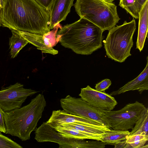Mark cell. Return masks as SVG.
Wrapping results in <instances>:
<instances>
[{"mask_svg": "<svg viewBox=\"0 0 148 148\" xmlns=\"http://www.w3.org/2000/svg\"><path fill=\"white\" fill-rule=\"evenodd\" d=\"M0 19L10 30L42 35L50 31V11L35 0H2Z\"/></svg>", "mask_w": 148, "mask_h": 148, "instance_id": "obj_1", "label": "cell"}, {"mask_svg": "<svg viewBox=\"0 0 148 148\" xmlns=\"http://www.w3.org/2000/svg\"><path fill=\"white\" fill-rule=\"evenodd\" d=\"M103 32L95 24L80 18L60 28L56 35V41L77 54L89 55L102 46Z\"/></svg>", "mask_w": 148, "mask_h": 148, "instance_id": "obj_2", "label": "cell"}, {"mask_svg": "<svg viewBox=\"0 0 148 148\" xmlns=\"http://www.w3.org/2000/svg\"><path fill=\"white\" fill-rule=\"evenodd\" d=\"M46 106L44 95L39 94L26 106L9 112L3 111L5 134L17 137L22 141L29 140L31 133L37 128Z\"/></svg>", "mask_w": 148, "mask_h": 148, "instance_id": "obj_3", "label": "cell"}, {"mask_svg": "<svg viewBox=\"0 0 148 148\" xmlns=\"http://www.w3.org/2000/svg\"><path fill=\"white\" fill-rule=\"evenodd\" d=\"M74 6L80 18L93 23L103 32L115 26L120 19L116 6L112 3L103 0H76Z\"/></svg>", "mask_w": 148, "mask_h": 148, "instance_id": "obj_4", "label": "cell"}, {"mask_svg": "<svg viewBox=\"0 0 148 148\" xmlns=\"http://www.w3.org/2000/svg\"><path fill=\"white\" fill-rule=\"evenodd\" d=\"M136 27L133 18L129 22L125 21L122 25L115 26L109 30L106 39L103 41L108 58L122 63L131 56L130 51L133 45V36Z\"/></svg>", "mask_w": 148, "mask_h": 148, "instance_id": "obj_5", "label": "cell"}, {"mask_svg": "<svg viewBox=\"0 0 148 148\" xmlns=\"http://www.w3.org/2000/svg\"><path fill=\"white\" fill-rule=\"evenodd\" d=\"M146 108L138 101L129 103L120 110L106 111L102 110V114L110 128L127 130L132 129Z\"/></svg>", "mask_w": 148, "mask_h": 148, "instance_id": "obj_6", "label": "cell"}, {"mask_svg": "<svg viewBox=\"0 0 148 148\" xmlns=\"http://www.w3.org/2000/svg\"><path fill=\"white\" fill-rule=\"evenodd\" d=\"M60 102L61 107L66 112L95 121L111 129L103 118L102 109L91 106L81 98L73 97L68 95L61 99Z\"/></svg>", "mask_w": 148, "mask_h": 148, "instance_id": "obj_7", "label": "cell"}, {"mask_svg": "<svg viewBox=\"0 0 148 148\" xmlns=\"http://www.w3.org/2000/svg\"><path fill=\"white\" fill-rule=\"evenodd\" d=\"M23 84L17 82L0 90V107L4 112L20 108L27 97L38 92L31 89L24 88Z\"/></svg>", "mask_w": 148, "mask_h": 148, "instance_id": "obj_8", "label": "cell"}, {"mask_svg": "<svg viewBox=\"0 0 148 148\" xmlns=\"http://www.w3.org/2000/svg\"><path fill=\"white\" fill-rule=\"evenodd\" d=\"M91 106L106 111L114 109L118 103L114 98L104 92H100L88 85L81 88L79 95Z\"/></svg>", "mask_w": 148, "mask_h": 148, "instance_id": "obj_9", "label": "cell"}, {"mask_svg": "<svg viewBox=\"0 0 148 148\" xmlns=\"http://www.w3.org/2000/svg\"><path fill=\"white\" fill-rule=\"evenodd\" d=\"M34 138L37 142H50L58 144L59 148H64L68 138L62 136L46 122H44L35 131Z\"/></svg>", "mask_w": 148, "mask_h": 148, "instance_id": "obj_10", "label": "cell"}, {"mask_svg": "<svg viewBox=\"0 0 148 148\" xmlns=\"http://www.w3.org/2000/svg\"><path fill=\"white\" fill-rule=\"evenodd\" d=\"M74 0H54L49 10V27L53 29L58 24L65 21L71 11Z\"/></svg>", "mask_w": 148, "mask_h": 148, "instance_id": "obj_11", "label": "cell"}, {"mask_svg": "<svg viewBox=\"0 0 148 148\" xmlns=\"http://www.w3.org/2000/svg\"><path fill=\"white\" fill-rule=\"evenodd\" d=\"M46 122L58 123H76L98 127L104 126L95 121L69 114L60 110L53 111L50 118Z\"/></svg>", "mask_w": 148, "mask_h": 148, "instance_id": "obj_12", "label": "cell"}, {"mask_svg": "<svg viewBox=\"0 0 148 148\" xmlns=\"http://www.w3.org/2000/svg\"><path fill=\"white\" fill-rule=\"evenodd\" d=\"M148 90V58L147 64L142 72L134 79L129 82L116 90L110 94L111 96L116 95L131 90H138L140 94L145 90Z\"/></svg>", "mask_w": 148, "mask_h": 148, "instance_id": "obj_13", "label": "cell"}, {"mask_svg": "<svg viewBox=\"0 0 148 148\" xmlns=\"http://www.w3.org/2000/svg\"><path fill=\"white\" fill-rule=\"evenodd\" d=\"M20 34L28 42L36 47L42 53L53 55L58 53V51L53 48L50 39L44 35L18 30Z\"/></svg>", "mask_w": 148, "mask_h": 148, "instance_id": "obj_14", "label": "cell"}, {"mask_svg": "<svg viewBox=\"0 0 148 148\" xmlns=\"http://www.w3.org/2000/svg\"><path fill=\"white\" fill-rule=\"evenodd\" d=\"M148 0L142 7L139 14L138 37L136 49L141 52L143 50L146 37L148 27Z\"/></svg>", "mask_w": 148, "mask_h": 148, "instance_id": "obj_15", "label": "cell"}, {"mask_svg": "<svg viewBox=\"0 0 148 148\" xmlns=\"http://www.w3.org/2000/svg\"><path fill=\"white\" fill-rule=\"evenodd\" d=\"M47 123L62 136L65 138L83 140L89 139L99 141L102 140V138L88 134L73 128L62 126L52 123Z\"/></svg>", "mask_w": 148, "mask_h": 148, "instance_id": "obj_16", "label": "cell"}, {"mask_svg": "<svg viewBox=\"0 0 148 148\" xmlns=\"http://www.w3.org/2000/svg\"><path fill=\"white\" fill-rule=\"evenodd\" d=\"M47 123H52L62 126L73 128L88 134L102 138L107 131L110 130L105 126L98 127L76 123H58L52 122Z\"/></svg>", "mask_w": 148, "mask_h": 148, "instance_id": "obj_17", "label": "cell"}, {"mask_svg": "<svg viewBox=\"0 0 148 148\" xmlns=\"http://www.w3.org/2000/svg\"><path fill=\"white\" fill-rule=\"evenodd\" d=\"M11 30L12 35L9 38V49L11 58H14L28 42L20 34L18 30Z\"/></svg>", "mask_w": 148, "mask_h": 148, "instance_id": "obj_18", "label": "cell"}, {"mask_svg": "<svg viewBox=\"0 0 148 148\" xmlns=\"http://www.w3.org/2000/svg\"><path fill=\"white\" fill-rule=\"evenodd\" d=\"M130 132L127 130H111L107 131L102 137L101 141L106 145H114L126 140L130 135Z\"/></svg>", "mask_w": 148, "mask_h": 148, "instance_id": "obj_19", "label": "cell"}, {"mask_svg": "<svg viewBox=\"0 0 148 148\" xmlns=\"http://www.w3.org/2000/svg\"><path fill=\"white\" fill-rule=\"evenodd\" d=\"M130 135L141 134L148 136V109L146 108L136 122Z\"/></svg>", "mask_w": 148, "mask_h": 148, "instance_id": "obj_20", "label": "cell"}, {"mask_svg": "<svg viewBox=\"0 0 148 148\" xmlns=\"http://www.w3.org/2000/svg\"><path fill=\"white\" fill-rule=\"evenodd\" d=\"M148 140V136L141 134L129 135L125 140V148H140Z\"/></svg>", "mask_w": 148, "mask_h": 148, "instance_id": "obj_21", "label": "cell"}, {"mask_svg": "<svg viewBox=\"0 0 148 148\" xmlns=\"http://www.w3.org/2000/svg\"><path fill=\"white\" fill-rule=\"evenodd\" d=\"M147 0H135L133 5L124 8L134 18L138 19L141 8Z\"/></svg>", "mask_w": 148, "mask_h": 148, "instance_id": "obj_22", "label": "cell"}, {"mask_svg": "<svg viewBox=\"0 0 148 148\" xmlns=\"http://www.w3.org/2000/svg\"><path fill=\"white\" fill-rule=\"evenodd\" d=\"M19 144L0 132V148H22Z\"/></svg>", "mask_w": 148, "mask_h": 148, "instance_id": "obj_23", "label": "cell"}, {"mask_svg": "<svg viewBox=\"0 0 148 148\" xmlns=\"http://www.w3.org/2000/svg\"><path fill=\"white\" fill-rule=\"evenodd\" d=\"M112 84L111 81L109 79H106L96 84L95 89L100 92H104L109 88Z\"/></svg>", "mask_w": 148, "mask_h": 148, "instance_id": "obj_24", "label": "cell"}, {"mask_svg": "<svg viewBox=\"0 0 148 148\" xmlns=\"http://www.w3.org/2000/svg\"><path fill=\"white\" fill-rule=\"evenodd\" d=\"M40 5L50 10L54 0H35Z\"/></svg>", "mask_w": 148, "mask_h": 148, "instance_id": "obj_25", "label": "cell"}, {"mask_svg": "<svg viewBox=\"0 0 148 148\" xmlns=\"http://www.w3.org/2000/svg\"><path fill=\"white\" fill-rule=\"evenodd\" d=\"M3 111L0 107V132L5 134L6 129Z\"/></svg>", "mask_w": 148, "mask_h": 148, "instance_id": "obj_26", "label": "cell"}, {"mask_svg": "<svg viewBox=\"0 0 148 148\" xmlns=\"http://www.w3.org/2000/svg\"><path fill=\"white\" fill-rule=\"evenodd\" d=\"M135 0H120L119 5L123 8L132 6Z\"/></svg>", "mask_w": 148, "mask_h": 148, "instance_id": "obj_27", "label": "cell"}, {"mask_svg": "<svg viewBox=\"0 0 148 148\" xmlns=\"http://www.w3.org/2000/svg\"><path fill=\"white\" fill-rule=\"evenodd\" d=\"M125 140H123L117 144L114 145V148H124L125 146Z\"/></svg>", "mask_w": 148, "mask_h": 148, "instance_id": "obj_28", "label": "cell"}, {"mask_svg": "<svg viewBox=\"0 0 148 148\" xmlns=\"http://www.w3.org/2000/svg\"><path fill=\"white\" fill-rule=\"evenodd\" d=\"M105 1L108 3H112L114 0H103Z\"/></svg>", "mask_w": 148, "mask_h": 148, "instance_id": "obj_29", "label": "cell"}, {"mask_svg": "<svg viewBox=\"0 0 148 148\" xmlns=\"http://www.w3.org/2000/svg\"><path fill=\"white\" fill-rule=\"evenodd\" d=\"M148 145H143L142 147H141L140 148H148Z\"/></svg>", "mask_w": 148, "mask_h": 148, "instance_id": "obj_30", "label": "cell"}, {"mask_svg": "<svg viewBox=\"0 0 148 148\" xmlns=\"http://www.w3.org/2000/svg\"><path fill=\"white\" fill-rule=\"evenodd\" d=\"M2 0H0V10L2 7Z\"/></svg>", "mask_w": 148, "mask_h": 148, "instance_id": "obj_31", "label": "cell"}, {"mask_svg": "<svg viewBox=\"0 0 148 148\" xmlns=\"http://www.w3.org/2000/svg\"><path fill=\"white\" fill-rule=\"evenodd\" d=\"M1 20H0V26H1Z\"/></svg>", "mask_w": 148, "mask_h": 148, "instance_id": "obj_32", "label": "cell"}]
</instances>
